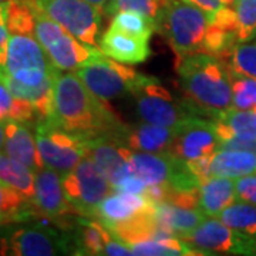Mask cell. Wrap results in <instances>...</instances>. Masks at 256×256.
<instances>
[{"label":"cell","mask_w":256,"mask_h":256,"mask_svg":"<svg viewBox=\"0 0 256 256\" xmlns=\"http://www.w3.org/2000/svg\"><path fill=\"white\" fill-rule=\"evenodd\" d=\"M6 120H0V151L2 148H4V141H6Z\"/></svg>","instance_id":"cell-39"},{"label":"cell","mask_w":256,"mask_h":256,"mask_svg":"<svg viewBox=\"0 0 256 256\" xmlns=\"http://www.w3.org/2000/svg\"><path fill=\"white\" fill-rule=\"evenodd\" d=\"M185 2H188V3H191V4H195V6H198V8H201V9H204L205 12H208L210 14H215V13H218L220 9L225 8L220 0H185Z\"/></svg>","instance_id":"cell-38"},{"label":"cell","mask_w":256,"mask_h":256,"mask_svg":"<svg viewBox=\"0 0 256 256\" xmlns=\"http://www.w3.org/2000/svg\"><path fill=\"white\" fill-rule=\"evenodd\" d=\"M9 2L0 3V73L6 68V54L9 43V26H8Z\"/></svg>","instance_id":"cell-35"},{"label":"cell","mask_w":256,"mask_h":256,"mask_svg":"<svg viewBox=\"0 0 256 256\" xmlns=\"http://www.w3.org/2000/svg\"><path fill=\"white\" fill-rule=\"evenodd\" d=\"M234 108L252 110L256 106V78L232 77Z\"/></svg>","instance_id":"cell-34"},{"label":"cell","mask_w":256,"mask_h":256,"mask_svg":"<svg viewBox=\"0 0 256 256\" xmlns=\"http://www.w3.org/2000/svg\"><path fill=\"white\" fill-rule=\"evenodd\" d=\"M13 118L18 121H33L36 117L32 104L16 98L6 84L0 80V120Z\"/></svg>","instance_id":"cell-31"},{"label":"cell","mask_w":256,"mask_h":256,"mask_svg":"<svg viewBox=\"0 0 256 256\" xmlns=\"http://www.w3.org/2000/svg\"><path fill=\"white\" fill-rule=\"evenodd\" d=\"M175 70L194 114L216 118L234 107L232 77L220 57L204 52L176 56Z\"/></svg>","instance_id":"cell-2"},{"label":"cell","mask_w":256,"mask_h":256,"mask_svg":"<svg viewBox=\"0 0 256 256\" xmlns=\"http://www.w3.org/2000/svg\"><path fill=\"white\" fill-rule=\"evenodd\" d=\"M23 195L0 181V222H9L22 215V210L28 204Z\"/></svg>","instance_id":"cell-33"},{"label":"cell","mask_w":256,"mask_h":256,"mask_svg":"<svg viewBox=\"0 0 256 256\" xmlns=\"http://www.w3.org/2000/svg\"><path fill=\"white\" fill-rule=\"evenodd\" d=\"M218 218L230 229L256 239V205L242 201L234 202L220 212Z\"/></svg>","instance_id":"cell-28"},{"label":"cell","mask_w":256,"mask_h":256,"mask_svg":"<svg viewBox=\"0 0 256 256\" xmlns=\"http://www.w3.org/2000/svg\"><path fill=\"white\" fill-rule=\"evenodd\" d=\"M181 239L198 255H248L250 244L249 236L230 229L220 218L205 220Z\"/></svg>","instance_id":"cell-12"},{"label":"cell","mask_w":256,"mask_h":256,"mask_svg":"<svg viewBox=\"0 0 256 256\" xmlns=\"http://www.w3.org/2000/svg\"><path fill=\"white\" fill-rule=\"evenodd\" d=\"M220 2L224 4V6H225V8H230V9H234L238 0H220Z\"/></svg>","instance_id":"cell-42"},{"label":"cell","mask_w":256,"mask_h":256,"mask_svg":"<svg viewBox=\"0 0 256 256\" xmlns=\"http://www.w3.org/2000/svg\"><path fill=\"white\" fill-rule=\"evenodd\" d=\"M114 235L98 220H80L73 235L76 255H106L107 245Z\"/></svg>","instance_id":"cell-24"},{"label":"cell","mask_w":256,"mask_h":256,"mask_svg":"<svg viewBox=\"0 0 256 256\" xmlns=\"http://www.w3.org/2000/svg\"><path fill=\"white\" fill-rule=\"evenodd\" d=\"M168 3L170 0H111L102 12H106L108 16H114L121 10L137 12L151 18L156 26V22L160 20Z\"/></svg>","instance_id":"cell-30"},{"label":"cell","mask_w":256,"mask_h":256,"mask_svg":"<svg viewBox=\"0 0 256 256\" xmlns=\"http://www.w3.org/2000/svg\"><path fill=\"white\" fill-rule=\"evenodd\" d=\"M9 43L6 73L16 82L36 87L54 77L58 68L48 58L34 33V16L26 0L9 2Z\"/></svg>","instance_id":"cell-3"},{"label":"cell","mask_w":256,"mask_h":256,"mask_svg":"<svg viewBox=\"0 0 256 256\" xmlns=\"http://www.w3.org/2000/svg\"><path fill=\"white\" fill-rule=\"evenodd\" d=\"M2 254L18 256H53L74 254L73 236L56 229L32 226L14 230L3 240Z\"/></svg>","instance_id":"cell-11"},{"label":"cell","mask_w":256,"mask_h":256,"mask_svg":"<svg viewBox=\"0 0 256 256\" xmlns=\"http://www.w3.org/2000/svg\"><path fill=\"white\" fill-rule=\"evenodd\" d=\"M86 87L104 101L134 94L148 76L138 73L101 52L76 72Z\"/></svg>","instance_id":"cell-6"},{"label":"cell","mask_w":256,"mask_h":256,"mask_svg":"<svg viewBox=\"0 0 256 256\" xmlns=\"http://www.w3.org/2000/svg\"><path fill=\"white\" fill-rule=\"evenodd\" d=\"M152 208L154 202L144 195L114 191L98 205L92 218L111 229L137 220Z\"/></svg>","instance_id":"cell-17"},{"label":"cell","mask_w":256,"mask_h":256,"mask_svg":"<svg viewBox=\"0 0 256 256\" xmlns=\"http://www.w3.org/2000/svg\"><path fill=\"white\" fill-rule=\"evenodd\" d=\"M178 131H180V126L165 127V126L144 122L136 127L126 126L121 134V140L134 151L164 152V151H170Z\"/></svg>","instance_id":"cell-20"},{"label":"cell","mask_w":256,"mask_h":256,"mask_svg":"<svg viewBox=\"0 0 256 256\" xmlns=\"http://www.w3.org/2000/svg\"><path fill=\"white\" fill-rule=\"evenodd\" d=\"M87 2H90L92 4H94V6H97L98 9L104 10V8L110 3L111 0H87Z\"/></svg>","instance_id":"cell-40"},{"label":"cell","mask_w":256,"mask_h":256,"mask_svg":"<svg viewBox=\"0 0 256 256\" xmlns=\"http://www.w3.org/2000/svg\"><path fill=\"white\" fill-rule=\"evenodd\" d=\"M137 112L144 122L176 127L196 116L186 102H180L156 77H146L132 94Z\"/></svg>","instance_id":"cell-10"},{"label":"cell","mask_w":256,"mask_h":256,"mask_svg":"<svg viewBox=\"0 0 256 256\" xmlns=\"http://www.w3.org/2000/svg\"><path fill=\"white\" fill-rule=\"evenodd\" d=\"M0 224H2V222H0Z\"/></svg>","instance_id":"cell-45"},{"label":"cell","mask_w":256,"mask_h":256,"mask_svg":"<svg viewBox=\"0 0 256 256\" xmlns=\"http://www.w3.org/2000/svg\"><path fill=\"white\" fill-rule=\"evenodd\" d=\"M236 201V185L234 178L212 176L201 184L198 208L206 216H218L222 210Z\"/></svg>","instance_id":"cell-22"},{"label":"cell","mask_w":256,"mask_h":256,"mask_svg":"<svg viewBox=\"0 0 256 256\" xmlns=\"http://www.w3.org/2000/svg\"><path fill=\"white\" fill-rule=\"evenodd\" d=\"M154 215L162 228L174 232L180 238L192 232L206 220V215L200 208H186L171 201L156 202Z\"/></svg>","instance_id":"cell-21"},{"label":"cell","mask_w":256,"mask_h":256,"mask_svg":"<svg viewBox=\"0 0 256 256\" xmlns=\"http://www.w3.org/2000/svg\"><path fill=\"white\" fill-rule=\"evenodd\" d=\"M132 255L146 256H181L198 255L185 240L178 236L172 238H151L130 245Z\"/></svg>","instance_id":"cell-27"},{"label":"cell","mask_w":256,"mask_h":256,"mask_svg":"<svg viewBox=\"0 0 256 256\" xmlns=\"http://www.w3.org/2000/svg\"><path fill=\"white\" fill-rule=\"evenodd\" d=\"M64 194L76 214L92 218L101 202L114 192L111 181L90 156H84L72 171L62 174Z\"/></svg>","instance_id":"cell-7"},{"label":"cell","mask_w":256,"mask_h":256,"mask_svg":"<svg viewBox=\"0 0 256 256\" xmlns=\"http://www.w3.org/2000/svg\"><path fill=\"white\" fill-rule=\"evenodd\" d=\"M238 201L256 205V174L240 176L235 181Z\"/></svg>","instance_id":"cell-36"},{"label":"cell","mask_w":256,"mask_h":256,"mask_svg":"<svg viewBox=\"0 0 256 256\" xmlns=\"http://www.w3.org/2000/svg\"><path fill=\"white\" fill-rule=\"evenodd\" d=\"M252 111H254V114H255V120H256V106L252 108Z\"/></svg>","instance_id":"cell-43"},{"label":"cell","mask_w":256,"mask_h":256,"mask_svg":"<svg viewBox=\"0 0 256 256\" xmlns=\"http://www.w3.org/2000/svg\"><path fill=\"white\" fill-rule=\"evenodd\" d=\"M52 121L86 138L120 136L122 124L106 101L92 94L76 73L57 72L54 82V114Z\"/></svg>","instance_id":"cell-1"},{"label":"cell","mask_w":256,"mask_h":256,"mask_svg":"<svg viewBox=\"0 0 256 256\" xmlns=\"http://www.w3.org/2000/svg\"><path fill=\"white\" fill-rule=\"evenodd\" d=\"M114 191L128 192V194H137V195H146L148 190V184L144 182L137 175L131 174L122 178L121 181L112 185Z\"/></svg>","instance_id":"cell-37"},{"label":"cell","mask_w":256,"mask_h":256,"mask_svg":"<svg viewBox=\"0 0 256 256\" xmlns=\"http://www.w3.org/2000/svg\"><path fill=\"white\" fill-rule=\"evenodd\" d=\"M34 16V33L40 44L60 72H77L82 64L100 54L98 47L87 46L68 33L63 26L48 18L46 13L37 9L28 2Z\"/></svg>","instance_id":"cell-5"},{"label":"cell","mask_w":256,"mask_h":256,"mask_svg":"<svg viewBox=\"0 0 256 256\" xmlns=\"http://www.w3.org/2000/svg\"><path fill=\"white\" fill-rule=\"evenodd\" d=\"M234 10L238 43L254 40L256 37V0H238Z\"/></svg>","instance_id":"cell-32"},{"label":"cell","mask_w":256,"mask_h":256,"mask_svg":"<svg viewBox=\"0 0 256 256\" xmlns=\"http://www.w3.org/2000/svg\"><path fill=\"white\" fill-rule=\"evenodd\" d=\"M131 156L132 150L120 136L87 138V156L92 158L112 185L132 174Z\"/></svg>","instance_id":"cell-14"},{"label":"cell","mask_w":256,"mask_h":256,"mask_svg":"<svg viewBox=\"0 0 256 256\" xmlns=\"http://www.w3.org/2000/svg\"><path fill=\"white\" fill-rule=\"evenodd\" d=\"M248 255H256V239L250 238V244L248 248Z\"/></svg>","instance_id":"cell-41"},{"label":"cell","mask_w":256,"mask_h":256,"mask_svg":"<svg viewBox=\"0 0 256 256\" xmlns=\"http://www.w3.org/2000/svg\"><path fill=\"white\" fill-rule=\"evenodd\" d=\"M220 58L226 66L230 77L256 78V42L236 43Z\"/></svg>","instance_id":"cell-26"},{"label":"cell","mask_w":256,"mask_h":256,"mask_svg":"<svg viewBox=\"0 0 256 256\" xmlns=\"http://www.w3.org/2000/svg\"><path fill=\"white\" fill-rule=\"evenodd\" d=\"M33 205L37 214L53 222H60L73 212V206L64 194L63 180L58 171L43 166L34 172Z\"/></svg>","instance_id":"cell-15"},{"label":"cell","mask_w":256,"mask_h":256,"mask_svg":"<svg viewBox=\"0 0 256 256\" xmlns=\"http://www.w3.org/2000/svg\"><path fill=\"white\" fill-rule=\"evenodd\" d=\"M212 176L240 178L256 174V152L218 150L210 158Z\"/></svg>","instance_id":"cell-23"},{"label":"cell","mask_w":256,"mask_h":256,"mask_svg":"<svg viewBox=\"0 0 256 256\" xmlns=\"http://www.w3.org/2000/svg\"><path fill=\"white\" fill-rule=\"evenodd\" d=\"M110 28L127 33L130 36L151 38L152 33L156 32V23L141 13L131 12V10H121L116 13L111 20Z\"/></svg>","instance_id":"cell-29"},{"label":"cell","mask_w":256,"mask_h":256,"mask_svg":"<svg viewBox=\"0 0 256 256\" xmlns=\"http://www.w3.org/2000/svg\"><path fill=\"white\" fill-rule=\"evenodd\" d=\"M188 168V164L171 151L144 152L136 151L131 156V170L148 185L171 184Z\"/></svg>","instance_id":"cell-16"},{"label":"cell","mask_w":256,"mask_h":256,"mask_svg":"<svg viewBox=\"0 0 256 256\" xmlns=\"http://www.w3.org/2000/svg\"><path fill=\"white\" fill-rule=\"evenodd\" d=\"M220 150V137L214 121L194 116L180 126L170 151L185 162L214 156Z\"/></svg>","instance_id":"cell-13"},{"label":"cell","mask_w":256,"mask_h":256,"mask_svg":"<svg viewBox=\"0 0 256 256\" xmlns=\"http://www.w3.org/2000/svg\"><path fill=\"white\" fill-rule=\"evenodd\" d=\"M0 181L9 185L14 191H18L26 200L33 201L34 172L20 161L2 152H0Z\"/></svg>","instance_id":"cell-25"},{"label":"cell","mask_w":256,"mask_h":256,"mask_svg":"<svg viewBox=\"0 0 256 256\" xmlns=\"http://www.w3.org/2000/svg\"><path fill=\"white\" fill-rule=\"evenodd\" d=\"M210 14L185 0H170L156 22V32L168 40L176 56L204 52Z\"/></svg>","instance_id":"cell-4"},{"label":"cell","mask_w":256,"mask_h":256,"mask_svg":"<svg viewBox=\"0 0 256 256\" xmlns=\"http://www.w3.org/2000/svg\"><path fill=\"white\" fill-rule=\"evenodd\" d=\"M87 46H98L101 12L87 0H26Z\"/></svg>","instance_id":"cell-9"},{"label":"cell","mask_w":256,"mask_h":256,"mask_svg":"<svg viewBox=\"0 0 256 256\" xmlns=\"http://www.w3.org/2000/svg\"><path fill=\"white\" fill-rule=\"evenodd\" d=\"M34 137L36 136H33L30 128V121L8 118L4 154L28 166L33 172H37L44 164L42 161Z\"/></svg>","instance_id":"cell-18"},{"label":"cell","mask_w":256,"mask_h":256,"mask_svg":"<svg viewBox=\"0 0 256 256\" xmlns=\"http://www.w3.org/2000/svg\"><path fill=\"white\" fill-rule=\"evenodd\" d=\"M6 2H12V0H0V3H6Z\"/></svg>","instance_id":"cell-44"},{"label":"cell","mask_w":256,"mask_h":256,"mask_svg":"<svg viewBox=\"0 0 256 256\" xmlns=\"http://www.w3.org/2000/svg\"><path fill=\"white\" fill-rule=\"evenodd\" d=\"M98 46L107 57L124 64L144 63L151 54L148 38L130 36L110 28L100 38Z\"/></svg>","instance_id":"cell-19"},{"label":"cell","mask_w":256,"mask_h":256,"mask_svg":"<svg viewBox=\"0 0 256 256\" xmlns=\"http://www.w3.org/2000/svg\"><path fill=\"white\" fill-rule=\"evenodd\" d=\"M34 136L44 166L60 174L72 171L87 156V138L64 130L52 120H37Z\"/></svg>","instance_id":"cell-8"}]
</instances>
